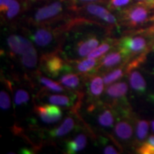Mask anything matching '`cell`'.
<instances>
[{"instance_id": "obj_19", "label": "cell", "mask_w": 154, "mask_h": 154, "mask_svg": "<svg viewBox=\"0 0 154 154\" xmlns=\"http://www.w3.org/2000/svg\"><path fill=\"white\" fill-rule=\"evenodd\" d=\"M103 79L100 76H94L91 79L88 85V91L94 97L101 96L103 91Z\"/></svg>"}, {"instance_id": "obj_10", "label": "cell", "mask_w": 154, "mask_h": 154, "mask_svg": "<svg viewBox=\"0 0 154 154\" xmlns=\"http://www.w3.org/2000/svg\"><path fill=\"white\" fill-rule=\"evenodd\" d=\"M31 38L38 47H45L53 42L54 35L49 29L38 28L32 34Z\"/></svg>"}, {"instance_id": "obj_33", "label": "cell", "mask_w": 154, "mask_h": 154, "mask_svg": "<svg viewBox=\"0 0 154 154\" xmlns=\"http://www.w3.org/2000/svg\"><path fill=\"white\" fill-rule=\"evenodd\" d=\"M151 126L152 131L154 133V119L151 121Z\"/></svg>"}, {"instance_id": "obj_3", "label": "cell", "mask_w": 154, "mask_h": 154, "mask_svg": "<svg viewBox=\"0 0 154 154\" xmlns=\"http://www.w3.org/2000/svg\"><path fill=\"white\" fill-rule=\"evenodd\" d=\"M72 0H55L52 2L46 4L34 11L32 22L42 24L58 18L69 8Z\"/></svg>"}, {"instance_id": "obj_30", "label": "cell", "mask_w": 154, "mask_h": 154, "mask_svg": "<svg viewBox=\"0 0 154 154\" xmlns=\"http://www.w3.org/2000/svg\"><path fill=\"white\" fill-rule=\"evenodd\" d=\"M136 3L142 4L149 7H154V0H134Z\"/></svg>"}, {"instance_id": "obj_22", "label": "cell", "mask_w": 154, "mask_h": 154, "mask_svg": "<svg viewBox=\"0 0 154 154\" xmlns=\"http://www.w3.org/2000/svg\"><path fill=\"white\" fill-rule=\"evenodd\" d=\"M98 121L101 126L110 128L114 124V116L112 111L109 109H105L98 116Z\"/></svg>"}, {"instance_id": "obj_9", "label": "cell", "mask_w": 154, "mask_h": 154, "mask_svg": "<svg viewBox=\"0 0 154 154\" xmlns=\"http://www.w3.org/2000/svg\"><path fill=\"white\" fill-rule=\"evenodd\" d=\"M99 39L96 36L84 38L76 44L75 49L76 55L79 57H86L99 46Z\"/></svg>"}, {"instance_id": "obj_25", "label": "cell", "mask_w": 154, "mask_h": 154, "mask_svg": "<svg viewBox=\"0 0 154 154\" xmlns=\"http://www.w3.org/2000/svg\"><path fill=\"white\" fill-rule=\"evenodd\" d=\"M124 74V70L121 68L116 69L112 72L109 73L103 76V82L106 84H110L111 83L116 82L122 77Z\"/></svg>"}, {"instance_id": "obj_20", "label": "cell", "mask_w": 154, "mask_h": 154, "mask_svg": "<svg viewBox=\"0 0 154 154\" xmlns=\"http://www.w3.org/2000/svg\"><path fill=\"white\" fill-rule=\"evenodd\" d=\"M97 65V61L94 58L88 57L87 59L78 61L76 63V70L79 73H88L94 69Z\"/></svg>"}, {"instance_id": "obj_21", "label": "cell", "mask_w": 154, "mask_h": 154, "mask_svg": "<svg viewBox=\"0 0 154 154\" xmlns=\"http://www.w3.org/2000/svg\"><path fill=\"white\" fill-rule=\"evenodd\" d=\"M48 101L54 105L59 106H69L72 105L73 99L66 95H50L48 97Z\"/></svg>"}, {"instance_id": "obj_31", "label": "cell", "mask_w": 154, "mask_h": 154, "mask_svg": "<svg viewBox=\"0 0 154 154\" xmlns=\"http://www.w3.org/2000/svg\"><path fill=\"white\" fill-rule=\"evenodd\" d=\"M103 153L106 154H116L118 153L119 152L113 146L109 145L107 146L106 147L103 149Z\"/></svg>"}, {"instance_id": "obj_12", "label": "cell", "mask_w": 154, "mask_h": 154, "mask_svg": "<svg viewBox=\"0 0 154 154\" xmlns=\"http://www.w3.org/2000/svg\"><path fill=\"white\" fill-rule=\"evenodd\" d=\"M114 133L119 139L127 141L132 138L134 128L128 121H121L116 124Z\"/></svg>"}, {"instance_id": "obj_32", "label": "cell", "mask_w": 154, "mask_h": 154, "mask_svg": "<svg viewBox=\"0 0 154 154\" xmlns=\"http://www.w3.org/2000/svg\"><path fill=\"white\" fill-rule=\"evenodd\" d=\"M73 1H77L79 2H92L99 1V0H73Z\"/></svg>"}, {"instance_id": "obj_1", "label": "cell", "mask_w": 154, "mask_h": 154, "mask_svg": "<svg viewBox=\"0 0 154 154\" xmlns=\"http://www.w3.org/2000/svg\"><path fill=\"white\" fill-rule=\"evenodd\" d=\"M154 46V26L140 33L123 38L119 42V50L126 58L145 54Z\"/></svg>"}, {"instance_id": "obj_7", "label": "cell", "mask_w": 154, "mask_h": 154, "mask_svg": "<svg viewBox=\"0 0 154 154\" xmlns=\"http://www.w3.org/2000/svg\"><path fill=\"white\" fill-rule=\"evenodd\" d=\"M85 11L88 14L101 19L109 24H116L117 19L114 15L106 9L105 7L96 4H87L84 7Z\"/></svg>"}, {"instance_id": "obj_6", "label": "cell", "mask_w": 154, "mask_h": 154, "mask_svg": "<svg viewBox=\"0 0 154 154\" xmlns=\"http://www.w3.org/2000/svg\"><path fill=\"white\" fill-rule=\"evenodd\" d=\"M42 68L50 76H57L61 72L66 69V65L62 59L56 54H49L42 59Z\"/></svg>"}, {"instance_id": "obj_18", "label": "cell", "mask_w": 154, "mask_h": 154, "mask_svg": "<svg viewBox=\"0 0 154 154\" xmlns=\"http://www.w3.org/2000/svg\"><path fill=\"white\" fill-rule=\"evenodd\" d=\"M38 57L37 52H36L35 48L31 49L28 52L24 54L21 57V62L24 67L27 69L35 68L37 64Z\"/></svg>"}, {"instance_id": "obj_17", "label": "cell", "mask_w": 154, "mask_h": 154, "mask_svg": "<svg viewBox=\"0 0 154 154\" xmlns=\"http://www.w3.org/2000/svg\"><path fill=\"white\" fill-rule=\"evenodd\" d=\"M149 131V123L146 120H138L136 125V140L140 144L145 142Z\"/></svg>"}, {"instance_id": "obj_26", "label": "cell", "mask_w": 154, "mask_h": 154, "mask_svg": "<svg viewBox=\"0 0 154 154\" xmlns=\"http://www.w3.org/2000/svg\"><path fill=\"white\" fill-rule=\"evenodd\" d=\"M111 48V44L108 42H104L99 47H96L94 51H92L88 55V57L89 58H94V59H97L99 58L101 56H103L105 53L109 51Z\"/></svg>"}, {"instance_id": "obj_15", "label": "cell", "mask_w": 154, "mask_h": 154, "mask_svg": "<svg viewBox=\"0 0 154 154\" xmlns=\"http://www.w3.org/2000/svg\"><path fill=\"white\" fill-rule=\"evenodd\" d=\"M124 59H126V57L120 50L119 51H113L102 59L101 66L104 68H111L121 63Z\"/></svg>"}, {"instance_id": "obj_28", "label": "cell", "mask_w": 154, "mask_h": 154, "mask_svg": "<svg viewBox=\"0 0 154 154\" xmlns=\"http://www.w3.org/2000/svg\"><path fill=\"white\" fill-rule=\"evenodd\" d=\"M134 0H109V8L122 9L127 8Z\"/></svg>"}, {"instance_id": "obj_13", "label": "cell", "mask_w": 154, "mask_h": 154, "mask_svg": "<svg viewBox=\"0 0 154 154\" xmlns=\"http://www.w3.org/2000/svg\"><path fill=\"white\" fill-rule=\"evenodd\" d=\"M87 144V138L84 134H80L74 139L67 142L66 151L68 153H76L85 149Z\"/></svg>"}, {"instance_id": "obj_14", "label": "cell", "mask_w": 154, "mask_h": 154, "mask_svg": "<svg viewBox=\"0 0 154 154\" xmlns=\"http://www.w3.org/2000/svg\"><path fill=\"white\" fill-rule=\"evenodd\" d=\"M128 86L126 82H121L111 84L108 87L106 94L113 99H121L126 96Z\"/></svg>"}, {"instance_id": "obj_34", "label": "cell", "mask_w": 154, "mask_h": 154, "mask_svg": "<svg viewBox=\"0 0 154 154\" xmlns=\"http://www.w3.org/2000/svg\"><path fill=\"white\" fill-rule=\"evenodd\" d=\"M153 26H154V15L153 17Z\"/></svg>"}, {"instance_id": "obj_4", "label": "cell", "mask_w": 154, "mask_h": 154, "mask_svg": "<svg viewBox=\"0 0 154 154\" xmlns=\"http://www.w3.org/2000/svg\"><path fill=\"white\" fill-rule=\"evenodd\" d=\"M35 111L46 124H54L59 121L62 117L60 108L57 105H42L35 108Z\"/></svg>"}, {"instance_id": "obj_8", "label": "cell", "mask_w": 154, "mask_h": 154, "mask_svg": "<svg viewBox=\"0 0 154 154\" xmlns=\"http://www.w3.org/2000/svg\"><path fill=\"white\" fill-rule=\"evenodd\" d=\"M22 9L19 0H0V10L5 20L16 19Z\"/></svg>"}, {"instance_id": "obj_24", "label": "cell", "mask_w": 154, "mask_h": 154, "mask_svg": "<svg viewBox=\"0 0 154 154\" xmlns=\"http://www.w3.org/2000/svg\"><path fill=\"white\" fill-rule=\"evenodd\" d=\"M39 82L41 83L42 85L45 86L48 89L54 92H63L64 91V88L63 86L59 85L57 82L49 79L46 78V77L41 76L39 78Z\"/></svg>"}, {"instance_id": "obj_11", "label": "cell", "mask_w": 154, "mask_h": 154, "mask_svg": "<svg viewBox=\"0 0 154 154\" xmlns=\"http://www.w3.org/2000/svg\"><path fill=\"white\" fill-rule=\"evenodd\" d=\"M129 84L131 88L137 94H143L147 89V84L140 73L137 70L131 69L129 73Z\"/></svg>"}, {"instance_id": "obj_5", "label": "cell", "mask_w": 154, "mask_h": 154, "mask_svg": "<svg viewBox=\"0 0 154 154\" xmlns=\"http://www.w3.org/2000/svg\"><path fill=\"white\" fill-rule=\"evenodd\" d=\"M7 44L9 49L16 55H24L34 47L29 40L24 36L12 34L7 38Z\"/></svg>"}, {"instance_id": "obj_16", "label": "cell", "mask_w": 154, "mask_h": 154, "mask_svg": "<svg viewBox=\"0 0 154 154\" xmlns=\"http://www.w3.org/2000/svg\"><path fill=\"white\" fill-rule=\"evenodd\" d=\"M75 125L74 120L72 117H68L63 121L62 124L57 128L50 131V136L52 137H62L74 128Z\"/></svg>"}, {"instance_id": "obj_23", "label": "cell", "mask_w": 154, "mask_h": 154, "mask_svg": "<svg viewBox=\"0 0 154 154\" xmlns=\"http://www.w3.org/2000/svg\"><path fill=\"white\" fill-rule=\"evenodd\" d=\"M60 82L67 88H76L80 85V79L77 74H67L61 76Z\"/></svg>"}, {"instance_id": "obj_29", "label": "cell", "mask_w": 154, "mask_h": 154, "mask_svg": "<svg viewBox=\"0 0 154 154\" xmlns=\"http://www.w3.org/2000/svg\"><path fill=\"white\" fill-rule=\"evenodd\" d=\"M11 106V100L7 92L2 91L0 93V107L3 110H8Z\"/></svg>"}, {"instance_id": "obj_2", "label": "cell", "mask_w": 154, "mask_h": 154, "mask_svg": "<svg viewBox=\"0 0 154 154\" xmlns=\"http://www.w3.org/2000/svg\"><path fill=\"white\" fill-rule=\"evenodd\" d=\"M154 7L135 3L122 10V20L126 26L137 27L151 22L153 24Z\"/></svg>"}, {"instance_id": "obj_27", "label": "cell", "mask_w": 154, "mask_h": 154, "mask_svg": "<svg viewBox=\"0 0 154 154\" xmlns=\"http://www.w3.org/2000/svg\"><path fill=\"white\" fill-rule=\"evenodd\" d=\"M29 101V95L27 91L23 89L17 90L14 95V103L16 106L25 104Z\"/></svg>"}]
</instances>
